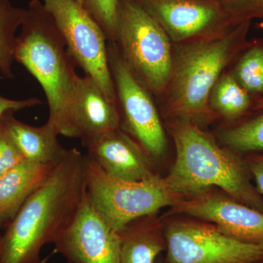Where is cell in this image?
Masks as SVG:
<instances>
[{"instance_id": "obj_1", "label": "cell", "mask_w": 263, "mask_h": 263, "mask_svg": "<svg viewBox=\"0 0 263 263\" xmlns=\"http://www.w3.org/2000/svg\"><path fill=\"white\" fill-rule=\"evenodd\" d=\"M87 192L84 155L67 149L51 176L4 229L0 263H43L41 251L70 224Z\"/></svg>"}, {"instance_id": "obj_2", "label": "cell", "mask_w": 263, "mask_h": 263, "mask_svg": "<svg viewBox=\"0 0 263 263\" xmlns=\"http://www.w3.org/2000/svg\"><path fill=\"white\" fill-rule=\"evenodd\" d=\"M176 147L174 166L164 178L181 199L212 188L263 212V197L252 183L245 157L221 147L200 127L174 120L168 124Z\"/></svg>"}, {"instance_id": "obj_3", "label": "cell", "mask_w": 263, "mask_h": 263, "mask_svg": "<svg viewBox=\"0 0 263 263\" xmlns=\"http://www.w3.org/2000/svg\"><path fill=\"white\" fill-rule=\"evenodd\" d=\"M249 22L218 37L184 43L174 57L165 93V110L174 120L197 127L212 122L216 114L210 105L213 88L223 70L249 43Z\"/></svg>"}, {"instance_id": "obj_4", "label": "cell", "mask_w": 263, "mask_h": 263, "mask_svg": "<svg viewBox=\"0 0 263 263\" xmlns=\"http://www.w3.org/2000/svg\"><path fill=\"white\" fill-rule=\"evenodd\" d=\"M15 61L37 81L49 108L48 122L61 136L73 138L70 108L78 74L75 62L53 17L41 0L26 8L15 50Z\"/></svg>"}, {"instance_id": "obj_5", "label": "cell", "mask_w": 263, "mask_h": 263, "mask_svg": "<svg viewBox=\"0 0 263 263\" xmlns=\"http://www.w3.org/2000/svg\"><path fill=\"white\" fill-rule=\"evenodd\" d=\"M114 43L147 90L155 95L163 94L174 62L171 39L158 22L135 0H119Z\"/></svg>"}, {"instance_id": "obj_6", "label": "cell", "mask_w": 263, "mask_h": 263, "mask_svg": "<svg viewBox=\"0 0 263 263\" xmlns=\"http://www.w3.org/2000/svg\"><path fill=\"white\" fill-rule=\"evenodd\" d=\"M85 179L90 200L113 229L122 230L131 221L155 215L182 199L164 178L155 175L140 181H124L106 174L89 156H84Z\"/></svg>"}, {"instance_id": "obj_7", "label": "cell", "mask_w": 263, "mask_h": 263, "mask_svg": "<svg viewBox=\"0 0 263 263\" xmlns=\"http://www.w3.org/2000/svg\"><path fill=\"white\" fill-rule=\"evenodd\" d=\"M53 17L75 65L92 78L110 102L117 104L109 67L108 39L103 29L76 0H41Z\"/></svg>"}, {"instance_id": "obj_8", "label": "cell", "mask_w": 263, "mask_h": 263, "mask_svg": "<svg viewBox=\"0 0 263 263\" xmlns=\"http://www.w3.org/2000/svg\"><path fill=\"white\" fill-rule=\"evenodd\" d=\"M108 54L120 129L131 136L153 162L162 158L167 141L149 91L133 73L115 43L108 42Z\"/></svg>"}, {"instance_id": "obj_9", "label": "cell", "mask_w": 263, "mask_h": 263, "mask_svg": "<svg viewBox=\"0 0 263 263\" xmlns=\"http://www.w3.org/2000/svg\"><path fill=\"white\" fill-rule=\"evenodd\" d=\"M164 235V263H257L263 259V245L233 239L209 222L171 221Z\"/></svg>"}, {"instance_id": "obj_10", "label": "cell", "mask_w": 263, "mask_h": 263, "mask_svg": "<svg viewBox=\"0 0 263 263\" xmlns=\"http://www.w3.org/2000/svg\"><path fill=\"white\" fill-rule=\"evenodd\" d=\"M53 243L67 263H119V232L97 211L87 192L73 219Z\"/></svg>"}, {"instance_id": "obj_11", "label": "cell", "mask_w": 263, "mask_h": 263, "mask_svg": "<svg viewBox=\"0 0 263 263\" xmlns=\"http://www.w3.org/2000/svg\"><path fill=\"white\" fill-rule=\"evenodd\" d=\"M172 212L211 223L233 239L263 245V212L247 206L215 188L182 199L172 207Z\"/></svg>"}, {"instance_id": "obj_12", "label": "cell", "mask_w": 263, "mask_h": 263, "mask_svg": "<svg viewBox=\"0 0 263 263\" xmlns=\"http://www.w3.org/2000/svg\"><path fill=\"white\" fill-rule=\"evenodd\" d=\"M162 26L171 41L189 43L220 36L226 13L207 0H135Z\"/></svg>"}, {"instance_id": "obj_13", "label": "cell", "mask_w": 263, "mask_h": 263, "mask_svg": "<svg viewBox=\"0 0 263 263\" xmlns=\"http://www.w3.org/2000/svg\"><path fill=\"white\" fill-rule=\"evenodd\" d=\"M73 138H80L83 146L120 128L117 104L110 102L89 76H78L70 108Z\"/></svg>"}, {"instance_id": "obj_14", "label": "cell", "mask_w": 263, "mask_h": 263, "mask_svg": "<svg viewBox=\"0 0 263 263\" xmlns=\"http://www.w3.org/2000/svg\"><path fill=\"white\" fill-rule=\"evenodd\" d=\"M84 147L90 158L112 177L124 181H140L157 175L149 156L120 128Z\"/></svg>"}, {"instance_id": "obj_15", "label": "cell", "mask_w": 263, "mask_h": 263, "mask_svg": "<svg viewBox=\"0 0 263 263\" xmlns=\"http://www.w3.org/2000/svg\"><path fill=\"white\" fill-rule=\"evenodd\" d=\"M15 112L5 114L1 120L2 133L8 137L24 160L39 163L60 162L66 148L58 139L56 127L46 122L41 127H33L17 119Z\"/></svg>"}, {"instance_id": "obj_16", "label": "cell", "mask_w": 263, "mask_h": 263, "mask_svg": "<svg viewBox=\"0 0 263 263\" xmlns=\"http://www.w3.org/2000/svg\"><path fill=\"white\" fill-rule=\"evenodd\" d=\"M60 162L39 163L24 160L0 178V229L6 228L27 199L47 181Z\"/></svg>"}, {"instance_id": "obj_17", "label": "cell", "mask_w": 263, "mask_h": 263, "mask_svg": "<svg viewBox=\"0 0 263 263\" xmlns=\"http://www.w3.org/2000/svg\"><path fill=\"white\" fill-rule=\"evenodd\" d=\"M153 216L131 221L119 232V263H155L166 250L163 227Z\"/></svg>"}, {"instance_id": "obj_18", "label": "cell", "mask_w": 263, "mask_h": 263, "mask_svg": "<svg viewBox=\"0 0 263 263\" xmlns=\"http://www.w3.org/2000/svg\"><path fill=\"white\" fill-rule=\"evenodd\" d=\"M210 105L216 114L228 120H236L252 106L250 95L231 74L219 78L210 97Z\"/></svg>"}, {"instance_id": "obj_19", "label": "cell", "mask_w": 263, "mask_h": 263, "mask_svg": "<svg viewBox=\"0 0 263 263\" xmlns=\"http://www.w3.org/2000/svg\"><path fill=\"white\" fill-rule=\"evenodd\" d=\"M26 9L15 6L10 0H0V74L13 79L17 32L21 28Z\"/></svg>"}, {"instance_id": "obj_20", "label": "cell", "mask_w": 263, "mask_h": 263, "mask_svg": "<svg viewBox=\"0 0 263 263\" xmlns=\"http://www.w3.org/2000/svg\"><path fill=\"white\" fill-rule=\"evenodd\" d=\"M224 146L240 155L263 152V114L221 131Z\"/></svg>"}, {"instance_id": "obj_21", "label": "cell", "mask_w": 263, "mask_h": 263, "mask_svg": "<svg viewBox=\"0 0 263 263\" xmlns=\"http://www.w3.org/2000/svg\"><path fill=\"white\" fill-rule=\"evenodd\" d=\"M243 52L233 76L249 95H263V45L249 43Z\"/></svg>"}, {"instance_id": "obj_22", "label": "cell", "mask_w": 263, "mask_h": 263, "mask_svg": "<svg viewBox=\"0 0 263 263\" xmlns=\"http://www.w3.org/2000/svg\"><path fill=\"white\" fill-rule=\"evenodd\" d=\"M84 7L98 22L108 42L117 37L119 0H85Z\"/></svg>"}, {"instance_id": "obj_23", "label": "cell", "mask_w": 263, "mask_h": 263, "mask_svg": "<svg viewBox=\"0 0 263 263\" xmlns=\"http://www.w3.org/2000/svg\"><path fill=\"white\" fill-rule=\"evenodd\" d=\"M231 14L238 24L249 22V19L263 17V0H223Z\"/></svg>"}, {"instance_id": "obj_24", "label": "cell", "mask_w": 263, "mask_h": 263, "mask_svg": "<svg viewBox=\"0 0 263 263\" xmlns=\"http://www.w3.org/2000/svg\"><path fill=\"white\" fill-rule=\"evenodd\" d=\"M24 160L9 138L2 133L0 136V178Z\"/></svg>"}, {"instance_id": "obj_25", "label": "cell", "mask_w": 263, "mask_h": 263, "mask_svg": "<svg viewBox=\"0 0 263 263\" xmlns=\"http://www.w3.org/2000/svg\"><path fill=\"white\" fill-rule=\"evenodd\" d=\"M42 100L37 98H31L25 100H13V99L5 98L0 95V136L1 131V120L5 113L13 111L15 113L32 107L42 105Z\"/></svg>"}, {"instance_id": "obj_26", "label": "cell", "mask_w": 263, "mask_h": 263, "mask_svg": "<svg viewBox=\"0 0 263 263\" xmlns=\"http://www.w3.org/2000/svg\"><path fill=\"white\" fill-rule=\"evenodd\" d=\"M245 157L256 188L263 197V152L247 154Z\"/></svg>"}, {"instance_id": "obj_27", "label": "cell", "mask_w": 263, "mask_h": 263, "mask_svg": "<svg viewBox=\"0 0 263 263\" xmlns=\"http://www.w3.org/2000/svg\"><path fill=\"white\" fill-rule=\"evenodd\" d=\"M253 110H263V96L258 99L252 106Z\"/></svg>"}, {"instance_id": "obj_28", "label": "cell", "mask_w": 263, "mask_h": 263, "mask_svg": "<svg viewBox=\"0 0 263 263\" xmlns=\"http://www.w3.org/2000/svg\"><path fill=\"white\" fill-rule=\"evenodd\" d=\"M76 1H77L78 3H79V4H81V5H83V6H84L85 0H76Z\"/></svg>"}, {"instance_id": "obj_29", "label": "cell", "mask_w": 263, "mask_h": 263, "mask_svg": "<svg viewBox=\"0 0 263 263\" xmlns=\"http://www.w3.org/2000/svg\"><path fill=\"white\" fill-rule=\"evenodd\" d=\"M2 234H3V233H2V230L0 229V242H1Z\"/></svg>"}, {"instance_id": "obj_30", "label": "cell", "mask_w": 263, "mask_h": 263, "mask_svg": "<svg viewBox=\"0 0 263 263\" xmlns=\"http://www.w3.org/2000/svg\"><path fill=\"white\" fill-rule=\"evenodd\" d=\"M257 263H263V259L262 260H261L260 262H257Z\"/></svg>"}, {"instance_id": "obj_31", "label": "cell", "mask_w": 263, "mask_h": 263, "mask_svg": "<svg viewBox=\"0 0 263 263\" xmlns=\"http://www.w3.org/2000/svg\"><path fill=\"white\" fill-rule=\"evenodd\" d=\"M155 263H162V262H157V260H156V262Z\"/></svg>"}]
</instances>
